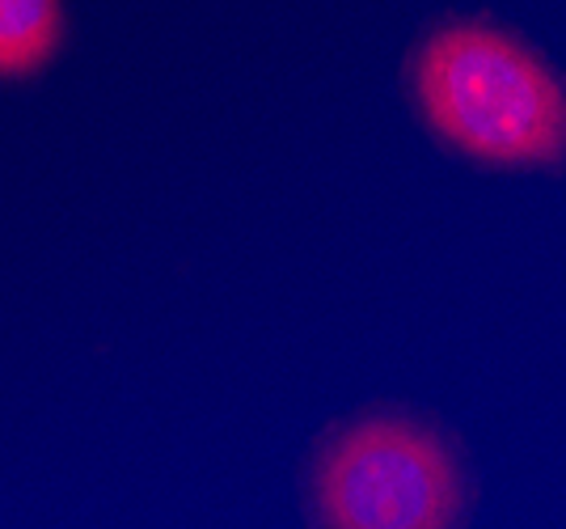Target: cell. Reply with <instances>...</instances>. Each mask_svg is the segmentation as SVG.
Returning a JSON list of instances; mask_svg holds the SVG:
<instances>
[{"label":"cell","mask_w":566,"mask_h":529,"mask_svg":"<svg viewBox=\"0 0 566 529\" xmlns=\"http://www.w3.org/2000/svg\"><path fill=\"white\" fill-rule=\"evenodd\" d=\"M427 132L482 169L566 162V85L537 51L495 22H444L410 60Z\"/></svg>","instance_id":"6da1fadb"},{"label":"cell","mask_w":566,"mask_h":529,"mask_svg":"<svg viewBox=\"0 0 566 529\" xmlns=\"http://www.w3.org/2000/svg\"><path fill=\"white\" fill-rule=\"evenodd\" d=\"M470 466L444 428L373 411L334 428L308 466L317 529H465Z\"/></svg>","instance_id":"7a4b0ae2"},{"label":"cell","mask_w":566,"mask_h":529,"mask_svg":"<svg viewBox=\"0 0 566 529\" xmlns=\"http://www.w3.org/2000/svg\"><path fill=\"white\" fill-rule=\"evenodd\" d=\"M64 43L60 0H0V76H30L48 69Z\"/></svg>","instance_id":"3957f363"}]
</instances>
